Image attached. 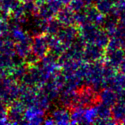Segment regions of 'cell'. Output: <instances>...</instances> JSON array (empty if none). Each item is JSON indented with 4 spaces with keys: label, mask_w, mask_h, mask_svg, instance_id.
I'll return each mask as SVG.
<instances>
[{
    "label": "cell",
    "mask_w": 125,
    "mask_h": 125,
    "mask_svg": "<svg viewBox=\"0 0 125 125\" xmlns=\"http://www.w3.org/2000/svg\"><path fill=\"white\" fill-rule=\"evenodd\" d=\"M47 46L45 44V41L41 36L35 37L31 43V49L32 52L34 53L40 59L41 57L44 56L47 50Z\"/></svg>",
    "instance_id": "6da1fadb"
},
{
    "label": "cell",
    "mask_w": 125,
    "mask_h": 125,
    "mask_svg": "<svg viewBox=\"0 0 125 125\" xmlns=\"http://www.w3.org/2000/svg\"><path fill=\"white\" fill-rule=\"evenodd\" d=\"M13 37H14V40H16L18 42L25 41L28 38V37H26V36L24 32H23L21 30H20L18 27L13 29Z\"/></svg>",
    "instance_id": "7a4b0ae2"
},
{
    "label": "cell",
    "mask_w": 125,
    "mask_h": 125,
    "mask_svg": "<svg viewBox=\"0 0 125 125\" xmlns=\"http://www.w3.org/2000/svg\"><path fill=\"white\" fill-rule=\"evenodd\" d=\"M8 25L3 21V20H0V36H4L8 32Z\"/></svg>",
    "instance_id": "3957f363"
}]
</instances>
